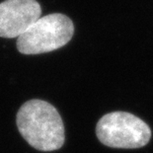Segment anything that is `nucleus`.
<instances>
[{
    "label": "nucleus",
    "mask_w": 153,
    "mask_h": 153,
    "mask_svg": "<svg viewBox=\"0 0 153 153\" xmlns=\"http://www.w3.org/2000/svg\"><path fill=\"white\" fill-rule=\"evenodd\" d=\"M18 129L29 144L40 151H53L62 147L65 135L57 110L43 100H30L18 111Z\"/></svg>",
    "instance_id": "1"
},
{
    "label": "nucleus",
    "mask_w": 153,
    "mask_h": 153,
    "mask_svg": "<svg viewBox=\"0 0 153 153\" xmlns=\"http://www.w3.org/2000/svg\"><path fill=\"white\" fill-rule=\"evenodd\" d=\"M74 26L67 16L59 13L39 18L17 40L23 54L50 53L64 47L72 39Z\"/></svg>",
    "instance_id": "2"
},
{
    "label": "nucleus",
    "mask_w": 153,
    "mask_h": 153,
    "mask_svg": "<svg viewBox=\"0 0 153 153\" xmlns=\"http://www.w3.org/2000/svg\"><path fill=\"white\" fill-rule=\"evenodd\" d=\"M101 143L113 148H139L150 140L151 131L147 123L126 112H113L103 116L96 126Z\"/></svg>",
    "instance_id": "3"
},
{
    "label": "nucleus",
    "mask_w": 153,
    "mask_h": 153,
    "mask_svg": "<svg viewBox=\"0 0 153 153\" xmlns=\"http://www.w3.org/2000/svg\"><path fill=\"white\" fill-rule=\"evenodd\" d=\"M36 0H6L0 3V37L18 38L40 18Z\"/></svg>",
    "instance_id": "4"
}]
</instances>
